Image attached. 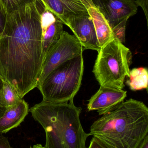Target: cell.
<instances>
[{"instance_id":"1","label":"cell","mask_w":148,"mask_h":148,"mask_svg":"<svg viewBox=\"0 0 148 148\" xmlns=\"http://www.w3.org/2000/svg\"><path fill=\"white\" fill-rule=\"evenodd\" d=\"M40 0L7 15L0 37V76L22 99L37 88L43 62Z\"/></svg>"},{"instance_id":"2","label":"cell","mask_w":148,"mask_h":148,"mask_svg":"<svg viewBox=\"0 0 148 148\" xmlns=\"http://www.w3.org/2000/svg\"><path fill=\"white\" fill-rule=\"evenodd\" d=\"M148 133V108L131 98L95 121L89 134L107 148H138Z\"/></svg>"},{"instance_id":"3","label":"cell","mask_w":148,"mask_h":148,"mask_svg":"<svg viewBox=\"0 0 148 148\" xmlns=\"http://www.w3.org/2000/svg\"><path fill=\"white\" fill-rule=\"evenodd\" d=\"M29 111L45 131L44 148H86L90 135L83 128L80 118L82 108L76 106L74 100L59 103L42 101Z\"/></svg>"},{"instance_id":"4","label":"cell","mask_w":148,"mask_h":148,"mask_svg":"<svg viewBox=\"0 0 148 148\" xmlns=\"http://www.w3.org/2000/svg\"><path fill=\"white\" fill-rule=\"evenodd\" d=\"M83 70V55L57 66L37 86L43 101L59 103L74 100L81 87Z\"/></svg>"},{"instance_id":"5","label":"cell","mask_w":148,"mask_h":148,"mask_svg":"<svg viewBox=\"0 0 148 148\" xmlns=\"http://www.w3.org/2000/svg\"><path fill=\"white\" fill-rule=\"evenodd\" d=\"M93 73L101 86L123 89L129 76L132 53L117 38L100 49Z\"/></svg>"},{"instance_id":"6","label":"cell","mask_w":148,"mask_h":148,"mask_svg":"<svg viewBox=\"0 0 148 148\" xmlns=\"http://www.w3.org/2000/svg\"><path fill=\"white\" fill-rule=\"evenodd\" d=\"M110 26L115 38L125 42L127 22L135 15L138 7L134 0H92Z\"/></svg>"},{"instance_id":"7","label":"cell","mask_w":148,"mask_h":148,"mask_svg":"<svg viewBox=\"0 0 148 148\" xmlns=\"http://www.w3.org/2000/svg\"><path fill=\"white\" fill-rule=\"evenodd\" d=\"M84 49L75 36L63 30L59 40L44 58L38 85L54 69L68 60L83 55Z\"/></svg>"},{"instance_id":"8","label":"cell","mask_w":148,"mask_h":148,"mask_svg":"<svg viewBox=\"0 0 148 148\" xmlns=\"http://www.w3.org/2000/svg\"><path fill=\"white\" fill-rule=\"evenodd\" d=\"M45 8L67 25L70 19L82 16L89 15V12L96 6L92 0H40Z\"/></svg>"},{"instance_id":"9","label":"cell","mask_w":148,"mask_h":148,"mask_svg":"<svg viewBox=\"0 0 148 148\" xmlns=\"http://www.w3.org/2000/svg\"><path fill=\"white\" fill-rule=\"evenodd\" d=\"M67 26L78 39L84 49L98 51L100 48L94 25L89 15L82 16L70 19Z\"/></svg>"},{"instance_id":"10","label":"cell","mask_w":148,"mask_h":148,"mask_svg":"<svg viewBox=\"0 0 148 148\" xmlns=\"http://www.w3.org/2000/svg\"><path fill=\"white\" fill-rule=\"evenodd\" d=\"M127 96L126 90L101 86L89 101L88 110H96L100 115H103L123 102Z\"/></svg>"},{"instance_id":"11","label":"cell","mask_w":148,"mask_h":148,"mask_svg":"<svg viewBox=\"0 0 148 148\" xmlns=\"http://www.w3.org/2000/svg\"><path fill=\"white\" fill-rule=\"evenodd\" d=\"M63 24L56 16L44 8L41 16L43 61L50 49L60 38Z\"/></svg>"},{"instance_id":"12","label":"cell","mask_w":148,"mask_h":148,"mask_svg":"<svg viewBox=\"0 0 148 148\" xmlns=\"http://www.w3.org/2000/svg\"><path fill=\"white\" fill-rule=\"evenodd\" d=\"M29 111L28 105L23 99L16 105L8 108L0 119V135L18 127L24 121Z\"/></svg>"},{"instance_id":"13","label":"cell","mask_w":148,"mask_h":148,"mask_svg":"<svg viewBox=\"0 0 148 148\" xmlns=\"http://www.w3.org/2000/svg\"><path fill=\"white\" fill-rule=\"evenodd\" d=\"M94 25L97 40L100 48L114 39V33L108 23L97 7L92 9L89 12Z\"/></svg>"},{"instance_id":"14","label":"cell","mask_w":148,"mask_h":148,"mask_svg":"<svg viewBox=\"0 0 148 148\" xmlns=\"http://www.w3.org/2000/svg\"><path fill=\"white\" fill-rule=\"evenodd\" d=\"M127 84L134 91L147 89L148 84V71L146 68H134L130 70Z\"/></svg>"},{"instance_id":"15","label":"cell","mask_w":148,"mask_h":148,"mask_svg":"<svg viewBox=\"0 0 148 148\" xmlns=\"http://www.w3.org/2000/svg\"><path fill=\"white\" fill-rule=\"evenodd\" d=\"M0 84L3 96L8 108L16 105L22 99L16 90L1 76Z\"/></svg>"},{"instance_id":"16","label":"cell","mask_w":148,"mask_h":148,"mask_svg":"<svg viewBox=\"0 0 148 148\" xmlns=\"http://www.w3.org/2000/svg\"><path fill=\"white\" fill-rule=\"evenodd\" d=\"M36 0H0L7 15Z\"/></svg>"},{"instance_id":"17","label":"cell","mask_w":148,"mask_h":148,"mask_svg":"<svg viewBox=\"0 0 148 148\" xmlns=\"http://www.w3.org/2000/svg\"><path fill=\"white\" fill-rule=\"evenodd\" d=\"M7 15L0 1V37L2 34L7 21Z\"/></svg>"},{"instance_id":"18","label":"cell","mask_w":148,"mask_h":148,"mask_svg":"<svg viewBox=\"0 0 148 148\" xmlns=\"http://www.w3.org/2000/svg\"><path fill=\"white\" fill-rule=\"evenodd\" d=\"M135 2L137 7H141L142 8L148 26V0H136Z\"/></svg>"},{"instance_id":"19","label":"cell","mask_w":148,"mask_h":148,"mask_svg":"<svg viewBox=\"0 0 148 148\" xmlns=\"http://www.w3.org/2000/svg\"><path fill=\"white\" fill-rule=\"evenodd\" d=\"M7 109H8V107L5 103V101H4L3 96L1 84H0V119L4 115Z\"/></svg>"},{"instance_id":"20","label":"cell","mask_w":148,"mask_h":148,"mask_svg":"<svg viewBox=\"0 0 148 148\" xmlns=\"http://www.w3.org/2000/svg\"><path fill=\"white\" fill-rule=\"evenodd\" d=\"M87 148H107L98 140L93 137L90 141V144Z\"/></svg>"},{"instance_id":"21","label":"cell","mask_w":148,"mask_h":148,"mask_svg":"<svg viewBox=\"0 0 148 148\" xmlns=\"http://www.w3.org/2000/svg\"><path fill=\"white\" fill-rule=\"evenodd\" d=\"M0 148H12L7 137L0 135Z\"/></svg>"},{"instance_id":"22","label":"cell","mask_w":148,"mask_h":148,"mask_svg":"<svg viewBox=\"0 0 148 148\" xmlns=\"http://www.w3.org/2000/svg\"><path fill=\"white\" fill-rule=\"evenodd\" d=\"M138 148H148V134L145 136Z\"/></svg>"},{"instance_id":"23","label":"cell","mask_w":148,"mask_h":148,"mask_svg":"<svg viewBox=\"0 0 148 148\" xmlns=\"http://www.w3.org/2000/svg\"><path fill=\"white\" fill-rule=\"evenodd\" d=\"M29 148H44V147L41 144H36V145H34L33 147H30Z\"/></svg>"}]
</instances>
